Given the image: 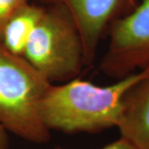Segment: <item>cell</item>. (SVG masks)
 <instances>
[{"label":"cell","mask_w":149,"mask_h":149,"mask_svg":"<svg viewBox=\"0 0 149 149\" xmlns=\"http://www.w3.org/2000/svg\"><path fill=\"white\" fill-rule=\"evenodd\" d=\"M54 149H66L64 148L57 147ZM101 149H138L135 146H133L131 143H129L128 140L124 139L123 138H119V139L111 143L108 144L105 147H104Z\"/></svg>","instance_id":"cell-9"},{"label":"cell","mask_w":149,"mask_h":149,"mask_svg":"<svg viewBox=\"0 0 149 149\" xmlns=\"http://www.w3.org/2000/svg\"><path fill=\"white\" fill-rule=\"evenodd\" d=\"M109 42L100 70L120 80L149 68V0H142L129 14L109 28Z\"/></svg>","instance_id":"cell-4"},{"label":"cell","mask_w":149,"mask_h":149,"mask_svg":"<svg viewBox=\"0 0 149 149\" xmlns=\"http://www.w3.org/2000/svg\"><path fill=\"white\" fill-rule=\"evenodd\" d=\"M117 128L120 137L138 149H149V75L123 95Z\"/></svg>","instance_id":"cell-6"},{"label":"cell","mask_w":149,"mask_h":149,"mask_svg":"<svg viewBox=\"0 0 149 149\" xmlns=\"http://www.w3.org/2000/svg\"><path fill=\"white\" fill-rule=\"evenodd\" d=\"M27 3V0H0V36L8 19Z\"/></svg>","instance_id":"cell-8"},{"label":"cell","mask_w":149,"mask_h":149,"mask_svg":"<svg viewBox=\"0 0 149 149\" xmlns=\"http://www.w3.org/2000/svg\"><path fill=\"white\" fill-rule=\"evenodd\" d=\"M22 56L50 82L64 83L80 74L85 65L81 39L63 6L45 8Z\"/></svg>","instance_id":"cell-3"},{"label":"cell","mask_w":149,"mask_h":149,"mask_svg":"<svg viewBox=\"0 0 149 149\" xmlns=\"http://www.w3.org/2000/svg\"><path fill=\"white\" fill-rule=\"evenodd\" d=\"M58 4L69 12L80 34L85 65H91L97 49L109 28L118 19L129 14L139 0H43Z\"/></svg>","instance_id":"cell-5"},{"label":"cell","mask_w":149,"mask_h":149,"mask_svg":"<svg viewBox=\"0 0 149 149\" xmlns=\"http://www.w3.org/2000/svg\"><path fill=\"white\" fill-rule=\"evenodd\" d=\"M52 82L23 56L0 42V124L7 132L32 143L49 142L41 106Z\"/></svg>","instance_id":"cell-2"},{"label":"cell","mask_w":149,"mask_h":149,"mask_svg":"<svg viewBox=\"0 0 149 149\" xmlns=\"http://www.w3.org/2000/svg\"><path fill=\"white\" fill-rule=\"evenodd\" d=\"M0 149H9V139L8 132L0 124Z\"/></svg>","instance_id":"cell-10"},{"label":"cell","mask_w":149,"mask_h":149,"mask_svg":"<svg viewBox=\"0 0 149 149\" xmlns=\"http://www.w3.org/2000/svg\"><path fill=\"white\" fill-rule=\"evenodd\" d=\"M45 8L25 3L7 22L0 36V42L10 52L21 56L34 28L44 14Z\"/></svg>","instance_id":"cell-7"},{"label":"cell","mask_w":149,"mask_h":149,"mask_svg":"<svg viewBox=\"0 0 149 149\" xmlns=\"http://www.w3.org/2000/svg\"><path fill=\"white\" fill-rule=\"evenodd\" d=\"M149 75V68L100 86L74 78L51 85L44 96L41 114L46 127L63 133H97L117 127L123 97L136 83Z\"/></svg>","instance_id":"cell-1"}]
</instances>
